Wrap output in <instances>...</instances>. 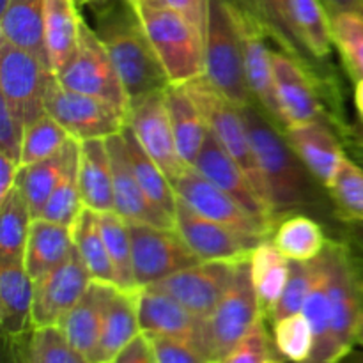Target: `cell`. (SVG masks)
I'll return each instance as SVG.
<instances>
[{"mask_svg": "<svg viewBox=\"0 0 363 363\" xmlns=\"http://www.w3.org/2000/svg\"><path fill=\"white\" fill-rule=\"evenodd\" d=\"M321 223L305 215H289L277 223L273 243L289 261L311 262L328 247Z\"/></svg>", "mask_w": 363, "mask_h": 363, "instance_id": "cell-33", "label": "cell"}, {"mask_svg": "<svg viewBox=\"0 0 363 363\" xmlns=\"http://www.w3.org/2000/svg\"><path fill=\"white\" fill-rule=\"evenodd\" d=\"M204 74L240 108L254 105L245 69L243 43L230 0H209L204 34Z\"/></svg>", "mask_w": 363, "mask_h": 363, "instance_id": "cell-4", "label": "cell"}, {"mask_svg": "<svg viewBox=\"0 0 363 363\" xmlns=\"http://www.w3.org/2000/svg\"><path fill=\"white\" fill-rule=\"evenodd\" d=\"M273 360L279 358L273 353L266 318H261L222 363H272Z\"/></svg>", "mask_w": 363, "mask_h": 363, "instance_id": "cell-47", "label": "cell"}, {"mask_svg": "<svg viewBox=\"0 0 363 363\" xmlns=\"http://www.w3.org/2000/svg\"><path fill=\"white\" fill-rule=\"evenodd\" d=\"M184 87L188 89L194 101L197 103L199 110L204 116L206 124H208L213 137L236 160V163L247 174L257 195L261 197V201L264 202L266 208L269 209L273 216L264 179H262L261 169H259L257 158H255L254 147H252L250 135H248L247 130V123H245L243 112H241L240 106L234 105L230 99H227L208 80L206 74H201V77L186 82ZM273 222H275V218H273Z\"/></svg>", "mask_w": 363, "mask_h": 363, "instance_id": "cell-6", "label": "cell"}, {"mask_svg": "<svg viewBox=\"0 0 363 363\" xmlns=\"http://www.w3.org/2000/svg\"><path fill=\"white\" fill-rule=\"evenodd\" d=\"M53 80L55 73L48 64L0 39V91L25 124L46 113L45 98Z\"/></svg>", "mask_w": 363, "mask_h": 363, "instance_id": "cell-10", "label": "cell"}, {"mask_svg": "<svg viewBox=\"0 0 363 363\" xmlns=\"http://www.w3.org/2000/svg\"><path fill=\"white\" fill-rule=\"evenodd\" d=\"M172 186L177 197L186 202L194 211L236 230L241 236L264 241L269 234H273L268 227L245 211L230 195L202 176L195 167H188L181 176H177L172 181Z\"/></svg>", "mask_w": 363, "mask_h": 363, "instance_id": "cell-12", "label": "cell"}, {"mask_svg": "<svg viewBox=\"0 0 363 363\" xmlns=\"http://www.w3.org/2000/svg\"><path fill=\"white\" fill-rule=\"evenodd\" d=\"M82 20L84 18L78 13L74 0H46V50H48L50 66L55 74L60 73L78 52Z\"/></svg>", "mask_w": 363, "mask_h": 363, "instance_id": "cell-30", "label": "cell"}, {"mask_svg": "<svg viewBox=\"0 0 363 363\" xmlns=\"http://www.w3.org/2000/svg\"><path fill=\"white\" fill-rule=\"evenodd\" d=\"M25 128L27 124H25L23 117L9 105L7 99L0 96V152L18 163L21 160Z\"/></svg>", "mask_w": 363, "mask_h": 363, "instance_id": "cell-49", "label": "cell"}, {"mask_svg": "<svg viewBox=\"0 0 363 363\" xmlns=\"http://www.w3.org/2000/svg\"><path fill=\"white\" fill-rule=\"evenodd\" d=\"M165 2L181 16L186 18L202 35L206 34L209 0H165Z\"/></svg>", "mask_w": 363, "mask_h": 363, "instance_id": "cell-50", "label": "cell"}, {"mask_svg": "<svg viewBox=\"0 0 363 363\" xmlns=\"http://www.w3.org/2000/svg\"><path fill=\"white\" fill-rule=\"evenodd\" d=\"M133 272L138 289L149 287L184 268L199 264L176 229L130 223Z\"/></svg>", "mask_w": 363, "mask_h": 363, "instance_id": "cell-11", "label": "cell"}, {"mask_svg": "<svg viewBox=\"0 0 363 363\" xmlns=\"http://www.w3.org/2000/svg\"><path fill=\"white\" fill-rule=\"evenodd\" d=\"M7 363H25V360H23V354H21V350L18 351L16 354H13V357L9 358V362Z\"/></svg>", "mask_w": 363, "mask_h": 363, "instance_id": "cell-59", "label": "cell"}, {"mask_svg": "<svg viewBox=\"0 0 363 363\" xmlns=\"http://www.w3.org/2000/svg\"><path fill=\"white\" fill-rule=\"evenodd\" d=\"M354 339H357L358 344H362V346H363V312H362V315H360V321H358L357 335H354Z\"/></svg>", "mask_w": 363, "mask_h": 363, "instance_id": "cell-58", "label": "cell"}, {"mask_svg": "<svg viewBox=\"0 0 363 363\" xmlns=\"http://www.w3.org/2000/svg\"><path fill=\"white\" fill-rule=\"evenodd\" d=\"M45 112L78 142L108 138L128 126L130 113L96 96L71 91L52 82L45 98Z\"/></svg>", "mask_w": 363, "mask_h": 363, "instance_id": "cell-8", "label": "cell"}, {"mask_svg": "<svg viewBox=\"0 0 363 363\" xmlns=\"http://www.w3.org/2000/svg\"><path fill=\"white\" fill-rule=\"evenodd\" d=\"M326 190L344 222H363V167L346 156Z\"/></svg>", "mask_w": 363, "mask_h": 363, "instance_id": "cell-40", "label": "cell"}, {"mask_svg": "<svg viewBox=\"0 0 363 363\" xmlns=\"http://www.w3.org/2000/svg\"><path fill=\"white\" fill-rule=\"evenodd\" d=\"M45 6L46 0H9L0 13V39L32 53L50 66L45 38Z\"/></svg>", "mask_w": 363, "mask_h": 363, "instance_id": "cell-26", "label": "cell"}, {"mask_svg": "<svg viewBox=\"0 0 363 363\" xmlns=\"http://www.w3.org/2000/svg\"><path fill=\"white\" fill-rule=\"evenodd\" d=\"M252 147L264 179L275 227L294 211L318 202V190L311 170L287 140L282 128L257 105L241 108Z\"/></svg>", "mask_w": 363, "mask_h": 363, "instance_id": "cell-1", "label": "cell"}, {"mask_svg": "<svg viewBox=\"0 0 363 363\" xmlns=\"http://www.w3.org/2000/svg\"><path fill=\"white\" fill-rule=\"evenodd\" d=\"M113 291H116V286L92 280L80 301L71 308L69 314L60 323V328H62L67 340L80 353H84L89 360H92L96 347H98L106 308H108Z\"/></svg>", "mask_w": 363, "mask_h": 363, "instance_id": "cell-23", "label": "cell"}, {"mask_svg": "<svg viewBox=\"0 0 363 363\" xmlns=\"http://www.w3.org/2000/svg\"><path fill=\"white\" fill-rule=\"evenodd\" d=\"M351 142H353L354 151H360V152H363V130L354 131L353 137H351Z\"/></svg>", "mask_w": 363, "mask_h": 363, "instance_id": "cell-57", "label": "cell"}, {"mask_svg": "<svg viewBox=\"0 0 363 363\" xmlns=\"http://www.w3.org/2000/svg\"><path fill=\"white\" fill-rule=\"evenodd\" d=\"M233 11L238 28H240L241 43H243L245 69H247L248 87L254 96V101L284 130L282 116H280L279 101H277L273 50H269L266 43V38L269 35L268 30L257 16L243 11L234 2Z\"/></svg>", "mask_w": 363, "mask_h": 363, "instance_id": "cell-17", "label": "cell"}, {"mask_svg": "<svg viewBox=\"0 0 363 363\" xmlns=\"http://www.w3.org/2000/svg\"><path fill=\"white\" fill-rule=\"evenodd\" d=\"M137 312L138 325L144 335L190 340L197 347L202 319L195 318L186 307L169 294L155 287H142L137 291Z\"/></svg>", "mask_w": 363, "mask_h": 363, "instance_id": "cell-21", "label": "cell"}, {"mask_svg": "<svg viewBox=\"0 0 363 363\" xmlns=\"http://www.w3.org/2000/svg\"><path fill=\"white\" fill-rule=\"evenodd\" d=\"M0 264H23L34 216L20 184H16L11 194L0 201Z\"/></svg>", "mask_w": 363, "mask_h": 363, "instance_id": "cell-32", "label": "cell"}, {"mask_svg": "<svg viewBox=\"0 0 363 363\" xmlns=\"http://www.w3.org/2000/svg\"><path fill=\"white\" fill-rule=\"evenodd\" d=\"M7 4H9V0H0V13H2V11L6 9Z\"/></svg>", "mask_w": 363, "mask_h": 363, "instance_id": "cell-62", "label": "cell"}, {"mask_svg": "<svg viewBox=\"0 0 363 363\" xmlns=\"http://www.w3.org/2000/svg\"><path fill=\"white\" fill-rule=\"evenodd\" d=\"M78 179L85 208L96 213L113 211V174L106 138L80 142Z\"/></svg>", "mask_w": 363, "mask_h": 363, "instance_id": "cell-25", "label": "cell"}, {"mask_svg": "<svg viewBox=\"0 0 363 363\" xmlns=\"http://www.w3.org/2000/svg\"><path fill=\"white\" fill-rule=\"evenodd\" d=\"M354 105H357L358 113H360L363 121V78L358 80L357 85H354Z\"/></svg>", "mask_w": 363, "mask_h": 363, "instance_id": "cell-56", "label": "cell"}, {"mask_svg": "<svg viewBox=\"0 0 363 363\" xmlns=\"http://www.w3.org/2000/svg\"><path fill=\"white\" fill-rule=\"evenodd\" d=\"M123 135L124 142H126L128 156H130L131 167H133V172L135 176H137L140 186L144 188L145 195H147L149 201H151L156 208H160L163 213H167L170 218H174L177 204V194L176 190H174L172 183H170L169 176H167L162 170V167L145 152V149L142 147L140 142L135 137L130 124L124 128Z\"/></svg>", "mask_w": 363, "mask_h": 363, "instance_id": "cell-35", "label": "cell"}, {"mask_svg": "<svg viewBox=\"0 0 363 363\" xmlns=\"http://www.w3.org/2000/svg\"><path fill=\"white\" fill-rule=\"evenodd\" d=\"M332 20L333 45L339 48L354 82L363 78V13H339Z\"/></svg>", "mask_w": 363, "mask_h": 363, "instance_id": "cell-44", "label": "cell"}, {"mask_svg": "<svg viewBox=\"0 0 363 363\" xmlns=\"http://www.w3.org/2000/svg\"><path fill=\"white\" fill-rule=\"evenodd\" d=\"M106 145L112 160L113 211L128 223H145L174 229V218L156 208L138 183L128 156L123 131L106 138Z\"/></svg>", "mask_w": 363, "mask_h": 363, "instance_id": "cell-19", "label": "cell"}, {"mask_svg": "<svg viewBox=\"0 0 363 363\" xmlns=\"http://www.w3.org/2000/svg\"><path fill=\"white\" fill-rule=\"evenodd\" d=\"M353 158H354V160H357V162H358V163H360V165L363 167V152H360V151H357V152H354V156H353Z\"/></svg>", "mask_w": 363, "mask_h": 363, "instance_id": "cell-60", "label": "cell"}, {"mask_svg": "<svg viewBox=\"0 0 363 363\" xmlns=\"http://www.w3.org/2000/svg\"><path fill=\"white\" fill-rule=\"evenodd\" d=\"M74 2H77V6L80 7V6H89V4L96 2V0H74Z\"/></svg>", "mask_w": 363, "mask_h": 363, "instance_id": "cell-61", "label": "cell"}, {"mask_svg": "<svg viewBox=\"0 0 363 363\" xmlns=\"http://www.w3.org/2000/svg\"><path fill=\"white\" fill-rule=\"evenodd\" d=\"M155 363H211L190 340L163 335H145Z\"/></svg>", "mask_w": 363, "mask_h": 363, "instance_id": "cell-48", "label": "cell"}, {"mask_svg": "<svg viewBox=\"0 0 363 363\" xmlns=\"http://www.w3.org/2000/svg\"><path fill=\"white\" fill-rule=\"evenodd\" d=\"M112 363H155L151 346L144 333L137 337L133 342L128 344Z\"/></svg>", "mask_w": 363, "mask_h": 363, "instance_id": "cell-51", "label": "cell"}, {"mask_svg": "<svg viewBox=\"0 0 363 363\" xmlns=\"http://www.w3.org/2000/svg\"><path fill=\"white\" fill-rule=\"evenodd\" d=\"M103 238L116 273V287L133 293L138 291L133 272V247H131L130 223L116 211L99 213Z\"/></svg>", "mask_w": 363, "mask_h": 363, "instance_id": "cell-38", "label": "cell"}, {"mask_svg": "<svg viewBox=\"0 0 363 363\" xmlns=\"http://www.w3.org/2000/svg\"><path fill=\"white\" fill-rule=\"evenodd\" d=\"M94 32L105 45L131 103L170 85L131 0H103Z\"/></svg>", "mask_w": 363, "mask_h": 363, "instance_id": "cell-2", "label": "cell"}, {"mask_svg": "<svg viewBox=\"0 0 363 363\" xmlns=\"http://www.w3.org/2000/svg\"><path fill=\"white\" fill-rule=\"evenodd\" d=\"M74 250L73 227L34 218L28 233L23 266L32 280H39L69 259Z\"/></svg>", "mask_w": 363, "mask_h": 363, "instance_id": "cell-27", "label": "cell"}, {"mask_svg": "<svg viewBox=\"0 0 363 363\" xmlns=\"http://www.w3.org/2000/svg\"><path fill=\"white\" fill-rule=\"evenodd\" d=\"M165 103L170 123H172L177 151L188 165L194 167L209 135L204 116L199 110L197 103L194 101L188 89L184 87V84H170L165 89Z\"/></svg>", "mask_w": 363, "mask_h": 363, "instance_id": "cell-28", "label": "cell"}, {"mask_svg": "<svg viewBox=\"0 0 363 363\" xmlns=\"http://www.w3.org/2000/svg\"><path fill=\"white\" fill-rule=\"evenodd\" d=\"M194 167L202 176L208 177L211 183H215L220 190L230 195L245 211L250 213L262 225L268 227L272 233L275 230V222H273L272 213L266 208L264 202L261 201L254 184L250 183L247 174L238 165L236 160L213 137L211 131H209L204 147H202L201 155L195 160Z\"/></svg>", "mask_w": 363, "mask_h": 363, "instance_id": "cell-20", "label": "cell"}, {"mask_svg": "<svg viewBox=\"0 0 363 363\" xmlns=\"http://www.w3.org/2000/svg\"><path fill=\"white\" fill-rule=\"evenodd\" d=\"M273 71L284 130L308 123H325V110L311 67L289 53L273 52Z\"/></svg>", "mask_w": 363, "mask_h": 363, "instance_id": "cell-18", "label": "cell"}, {"mask_svg": "<svg viewBox=\"0 0 363 363\" xmlns=\"http://www.w3.org/2000/svg\"><path fill=\"white\" fill-rule=\"evenodd\" d=\"M21 354L25 363H92L67 340L60 326L32 328Z\"/></svg>", "mask_w": 363, "mask_h": 363, "instance_id": "cell-39", "label": "cell"}, {"mask_svg": "<svg viewBox=\"0 0 363 363\" xmlns=\"http://www.w3.org/2000/svg\"><path fill=\"white\" fill-rule=\"evenodd\" d=\"M284 133L315 181L328 188L347 156L328 124H301V126L286 128Z\"/></svg>", "mask_w": 363, "mask_h": 363, "instance_id": "cell-22", "label": "cell"}, {"mask_svg": "<svg viewBox=\"0 0 363 363\" xmlns=\"http://www.w3.org/2000/svg\"><path fill=\"white\" fill-rule=\"evenodd\" d=\"M34 280L20 262L0 264V323L9 339L27 335L32 326Z\"/></svg>", "mask_w": 363, "mask_h": 363, "instance_id": "cell-24", "label": "cell"}, {"mask_svg": "<svg viewBox=\"0 0 363 363\" xmlns=\"http://www.w3.org/2000/svg\"><path fill=\"white\" fill-rule=\"evenodd\" d=\"M346 230L354 247L363 254V222H346Z\"/></svg>", "mask_w": 363, "mask_h": 363, "instance_id": "cell-54", "label": "cell"}, {"mask_svg": "<svg viewBox=\"0 0 363 363\" xmlns=\"http://www.w3.org/2000/svg\"><path fill=\"white\" fill-rule=\"evenodd\" d=\"M74 248L94 282L116 286V273L103 238L99 213L84 208L73 225Z\"/></svg>", "mask_w": 363, "mask_h": 363, "instance_id": "cell-36", "label": "cell"}, {"mask_svg": "<svg viewBox=\"0 0 363 363\" xmlns=\"http://www.w3.org/2000/svg\"><path fill=\"white\" fill-rule=\"evenodd\" d=\"M20 169V163L0 152V201L6 199L11 194V190L18 184Z\"/></svg>", "mask_w": 363, "mask_h": 363, "instance_id": "cell-52", "label": "cell"}, {"mask_svg": "<svg viewBox=\"0 0 363 363\" xmlns=\"http://www.w3.org/2000/svg\"><path fill=\"white\" fill-rule=\"evenodd\" d=\"M238 7H241L243 11L247 13L254 14V16L259 18V6H257V0H233ZM261 20V18H259Z\"/></svg>", "mask_w": 363, "mask_h": 363, "instance_id": "cell-55", "label": "cell"}, {"mask_svg": "<svg viewBox=\"0 0 363 363\" xmlns=\"http://www.w3.org/2000/svg\"><path fill=\"white\" fill-rule=\"evenodd\" d=\"M34 284L32 326H60L62 319L89 289L92 277L74 248L67 261Z\"/></svg>", "mask_w": 363, "mask_h": 363, "instance_id": "cell-16", "label": "cell"}, {"mask_svg": "<svg viewBox=\"0 0 363 363\" xmlns=\"http://www.w3.org/2000/svg\"><path fill=\"white\" fill-rule=\"evenodd\" d=\"M170 84L204 74V35L165 0H131Z\"/></svg>", "mask_w": 363, "mask_h": 363, "instance_id": "cell-3", "label": "cell"}, {"mask_svg": "<svg viewBox=\"0 0 363 363\" xmlns=\"http://www.w3.org/2000/svg\"><path fill=\"white\" fill-rule=\"evenodd\" d=\"M55 77L66 89L101 98L130 113V98L119 73L101 39L85 20H82L78 52Z\"/></svg>", "mask_w": 363, "mask_h": 363, "instance_id": "cell-9", "label": "cell"}, {"mask_svg": "<svg viewBox=\"0 0 363 363\" xmlns=\"http://www.w3.org/2000/svg\"><path fill=\"white\" fill-rule=\"evenodd\" d=\"M312 277H314V266L311 262H300V261H291V273L287 286L284 289L282 298L277 303L275 311L272 312L269 321L275 323L279 319L287 318V315L300 314L303 311L305 300L311 291Z\"/></svg>", "mask_w": 363, "mask_h": 363, "instance_id": "cell-46", "label": "cell"}, {"mask_svg": "<svg viewBox=\"0 0 363 363\" xmlns=\"http://www.w3.org/2000/svg\"><path fill=\"white\" fill-rule=\"evenodd\" d=\"M259 18L266 27L268 34L279 43L284 52L293 55L307 67H311L308 59L311 53L303 46L301 39L294 30L293 14H291V0H257Z\"/></svg>", "mask_w": 363, "mask_h": 363, "instance_id": "cell-43", "label": "cell"}, {"mask_svg": "<svg viewBox=\"0 0 363 363\" xmlns=\"http://www.w3.org/2000/svg\"><path fill=\"white\" fill-rule=\"evenodd\" d=\"M128 124L149 156L162 167L170 183L188 169L177 151L172 123L165 103V89L131 103Z\"/></svg>", "mask_w": 363, "mask_h": 363, "instance_id": "cell-15", "label": "cell"}, {"mask_svg": "<svg viewBox=\"0 0 363 363\" xmlns=\"http://www.w3.org/2000/svg\"><path fill=\"white\" fill-rule=\"evenodd\" d=\"M78 152H80V147H78L77 155L67 163L59 184L55 186L53 194L50 195L39 218L50 220V222L60 223V225L73 227L77 218L80 216L82 209L85 206L84 201H82L80 179H78Z\"/></svg>", "mask_w": 363, "mask_h": 363, "instance_id": "cell-42", "label": "cell"}, {"mask_svg": "<svg viewBox=\"0 0 363 363\" xmlns=\"http://www.w3.org/2000/svg\"><path fill=\"white\" fill-rule=\"evenodd\" d=\"M240 262V261H238ZM238 262L209 261L184 268L149 287L169 294L195 318L208 319L230 287Z\"/></svg>", "mask_w": 363, "mask_h": 363, "instance_id": "cell-14", "label": "cell"}, {"mask_svg": "<svg viewBox=\"0 0 363 363\" xmlns=\"http://www.w3.org/2000/svg\"><path fill=\"white\" fill-rule=\"evenodd\" d=\"M323 4L328 11L330 18L339 13H347V11L363 13V0H323Z\"/></svg>", "mask_w": 363, "mask_h": 363, "instance_id": "cell-53", "label": "cell"}, {"mask_svg": "<svg viewBox=\"0 0 363 363\" xmlns=\"http://www.w3.org/2000/svg\"><path fill=\"white\" fill-rule=\"evenodd\" d=\"M69 140L71 135L52 116L43 113L39 119L27 124L25 128L20 165L28 167L52 158V156L59 155Z\"/></svg>", "mask_w": 363, "mask_h": 363, "instance_id": "cell-41", "label": "cell"}, {"mask_svg": "<svg viewBox=\"0 0 363 363\" xmlns=\"http://www.w3.org/2000/svg\"><path fill=\"white\" fill-rule=\"evenodd\" d=\"M275 347L286 360L305 363L314 347V335L303 314H293L273 323Z\"/></svg>", "mask_w": 363, "mask_h": 363, "instance_id": "cell-45", "label": "cell"}, {"mask_svg": "<svg viewBox=\"0 0 363 363\" xmlns=\"http://www.w3.org/2000/svg\"><path fill=\"white\" fill-rule=\"evenodd\" d=\"M142 333L138 325L137 312V291L117 289L110 298L108 308H106L103 332L99 337L98 347L92 357V363H112L117 354L124 350L130 342H133Z\"/></svg>", "mask_w": 363, "mask_h": 363, "instance_id": "cell-29", "label": "cell"}, {"mask_svg": "<svg viewBox=\"0 0 363 363\" xmlns=\"http://www.w3.org/2000/svg\"><path fill=\"white\" fill-rule=\"evenodd\" d=\"M321 255L328 272L332 300L330 360L339 363L357 342L354 335L363 312V277L347 245L328 241Z\"/></svg>", "mask_w": 363, "mask_h": 363, "instance_id": "cell-7", "label": "cell"}, {"mask_svg": "<svg viewBox=\"0 0 363 363\" xmlns=\"http://www.w3.org/2000/svg\"><path fill=\"white\" fill-rule=\"evenodd\" d=\"M174 229L201 262L243 261L261 243L199 215L179 197L174 213Z\"/></svg>", "mask_w": 363, "mask_h": 363, "instance_id": "cell-13", "label": "cell"}, {"mask_svg": "<svg viewBox=\"0 0 363 363\" xmlns=\"http://www.w3.org/2000/svg\"><path fill=\"white\" fill-rule=\"evenodd\" d=\"M78 147H80V142L71 138L59 155L34 163V165L21 167L20 169L18 184H20L25 197H27V202L30 206V211L34 218L41 216V211L45 209L50 195L53 194L55 186L59 184L67 163L77 155Z\"/></svg>", "mask_w": 363, "mask_h": 363, "instance_id": "cell-34", "label": "cell"}, {"mask_svg": "<svg viewBox=\"0 0 363 363\" xmlns=\"http://www.w3.org/2000/svg\"><path fill=\"white\" fill-rule=\"evenodd\" d=\"M294 30L312 59H326L332 53V20L323 0H291Z\"/></svg>", "mask_w": 363, "mask_h": 363, "instance_id": "cell-37", "label": "cell"}, {"mask_svg": "<svg viewBox=\"0 0 363 363\" xmlns=\"http://www.w3.org/2000/svg\"><path fill=\"white\" fill-rule=\"evenodd\" d=\"M291 273V261L269 240L261 241L250 255V275L257 293L261 311L266 319L272 318L282 298Z\"/></svg>", "mask_w": 363, "mask_h": 363, "instance_id": "cell-31", "label": "cell"}, {"mask_svg": "<svg viewBox=\"0 0 363 363\" xmlns=\"http://www.w3.org/2000/svg\"><path fill=\"white\" fill-rule=\"evenodd\" d=\"M264 318L250 275V257L236 264L230 287L213 314L202 321L197 347L211 363H222Z\"/></svg>", "mask_w": 363, "mask_h": 363, "instance_id": "cell-5", "label": "cell"}, {"mask_svg": "<svg viewBox=\"0 0 363 363\" xmlns=\"http://www.w3.org/2000/svg\"><path fill=\"white\" fill-rule=\"evenodd\" d=\"M272 363H282V362H280V360H273Z\"/></svg>", "mask_w": 363, "mask_h": 363, "instance_id": "cell-63", "label": "cell"}]
</instances>
